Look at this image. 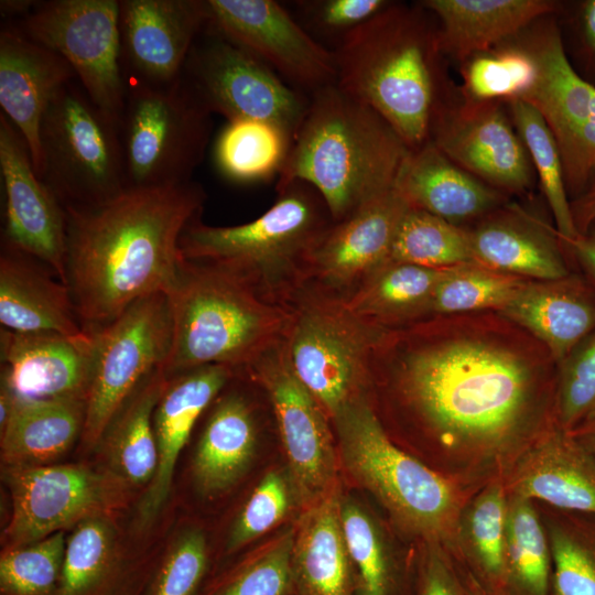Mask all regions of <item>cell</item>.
Returning <instances> with one entry per match:
<instances>
[{"label":"cell","instance_id":"cell-47","mask_svg":"<svg viewBox=\"0 0 595 595\" xmlns=\"http://www.w3.org/2000/svg\"><path fill=\"white\" fill-rule=\"evenodd\" d=\"M207 565L204 536L198 530H188L153 571L142 595H196Z\"/></svg>","mask_w":595,"mask_h":595},{"label":"cell","instance_id":"cell-51","mask_svg":"<svg viewBox=\"0 0 595 595\" xmlns=\"http://www.w3.org/2000/svg\"><path fill=\"white\" fill-rule=\"evenodd\" d=\"M553 136L562 159L566 190L582 193L595 170V121Z\"/></svg>","mask_w":595,"mask_h":595},{"label":"cell","instance_id":"cell-42","mask_svg":"<svg viewBox=\"0 0 595 595\" xmlns=\"http://www.w3.org/2000/svg\"><path fill=\"white\" fill-rule=\"evenodd\" d=\"M64 532L6 549L0 559L1 595H54L61 577Z\"/></svg>","mask_w":595,"mask_h":595},{"label":"cell","instance_id":"cell-14","mask_svg":"<svg viewBox=\"0 0 595 595\" xmlns=\"http://www.w3.org/2000/svg\"><path fill=\"white\" fill-rule=\"evenodd\" d=\"M207 29L248 52L295 89L314 94L335 83L332 50L273 0H206Z\"/></svg>","mask_w":595,"mask_h":595},{"label":"cell","instance_id":"cell-3","mask_svg":"<svg viewBox=\"0 0 595 595\" xmlns=\"http://www.w3.org/2000/svg\"><path fill=\"white\" fill-rule=\"evenodd\" d=\"M410 152L378 112L334 83L310 96L277 187L310 185L337 223L393 188Z\"/></svg>","mask_w":595,"mask_h":595},{"label":"cell","instance_id":"cell-54","mask_svg":"<svg viewBox=\"0 0 595 595\" xmlns=\"http://www.w3.org/2000/svg\"><path fill=\"white\" fill-rule=\"evenodd\" d=\"M563 244L570 249L589 281L595 285V229Z\"/></svg>","mask_w":595,"mask_h":595},{"label":"cell","instance_id":"cell-56","mask_svg":"<svg viewBox=\"0 0 595 595\" xmlns=\"http://www.w3.org/2000/svg\"><path fill=\"white\" fill-rule=\"evenodd\" d=\"M0 3L2 15L20 17L22 19L33 10L37 2L32 0H2Z\"/></svg>","mask_w":595,"mask_h":595},{"label":"cell","instance_id":"cell-29","mask_svg":"<svg viewBox=\"0 0 595 595\" xmlns=\"http://www.w3.org/2000/svg\"><path fill=\"white\" fill-rule=\"evenodd\" d=\"M421 6L441 21L439 52L462 61L497 47L555 8L547 0H426Z\"/></svg>","mask_w":595,"mask_h":595},{"label":"cell","instance_id":"cell-7","mask_svg":"<svg viewBox=\"0 0 595 595\" xmlns=\"http://www.w3.org/2000/svg\"><path fill=\"white\" fill-rule=\"evenodd\" d=\"M332 419L346 468L399 523L430 540L453 533L459 511L455 485L392 443L366 394Z\"/></svg>","mask_w":595,"mask_h":595},{"label":"cell","instance_id":"cell-36","mask_svg":"<svg viewBox=\"0 0 595 595\" xmlns=\"http://www.w3.org/2000/svg\"><path fill=\"white\" fill-rule=\"evenodd\" d=\"M293 141V137L275 123L230 120L215 143V164L224 177L236 183L267 181L281 173Z\"/></svg>","mask_w":595,"mask_h":595},{"label":"cell","instance_id":"cell-31","mask_svg":"<svg viewBox=\"0 0 595 595\" xmlns=\"http://www.w3.org/2000/svg\"><path fill=\"white\" fill-rule=\"evenodd\" d=\"M85 407V401L74 399H15L1 430V457L7 467L45 465L63 455L82 436Z\"/></svg>","mask_w":595,"mask_h":595},{"label":"cell","instance_id":"cell-39","mask_svg":"<svg viewBox=\"0 0 595 595\" xmlns=\"http://www.w3.org/2000/svg\"><path fill=\"white\" fill-rule=\"evenodd\" d=\"M527 281L476 262L444 269L434 290L431 315L500 312Z\"/></svg>","mask_w":595,"mask_h":595},{"label":"cell","instance_id":"cell-32","mask_svg":"<svg viewBox=\"0 0 595 595\" xmlns=\"http://www.w3.org/2000/svg\"><path fill=\"white\" fill-rule=\"evenodd\" d=\"M256 444L257 425L249 402L239 393L223 397L195 451L193 473L201 491L215 495L230 488L250 464Z\"/></svg>","mask_w":595,"mask_h":595},{"label":"cell","instance_id":"cell-28","mask_svg":"<svg viewBox=\"0 0 595 595\" xmlns=\"http://www.w3.org/2000/svg\"><path fill=\"white\" fill-rule=\"evenodd\" d=\"M556 237V231L519 209H495L469 230L476 263L530 281L570 274Z\"/></svg>","mask_w":595,"mask_h":595},{"label":"cell","instance_id":"cell-22","mask_svg":"<svg viewBox=\"0 0 595 595\" xmlns=\"http://www.w3.org/2000/svg\"><path fill=\"white\" fill-rule=\"evenodd\" d=\"M74 78L73 68L61 55L28 37L17 25L1 28V112L25 139L40 178L43 117L56 94Z\"/></svg>","mask_w":595,"mask_h":595},{"label":"cell","instance_id":"cell-20","mask_svg":"<svg viewBox=\"0 0 595 595\" xmlns=\"http://www.w3.org/2000/svg\"><path fill=\"white\" fill-rule=\"evenodd\" d=\"M127 80L165 86L182 77L208 22L206 0H119Z\"/></svg>","mask_w":595,"mask_h":595},{"label":"cell","instance_id":"cell-10","mask_svg":"<svg viewBox=\"0 0 595 595\" xmlns=\"http://www.w3.org/2000/svg\"><path fill=\"white\" fill-rule=\"evenodd\" d=\"M40 141L41 180L62 206L101 203L127 188L119 129L74 80L50 104Z\"/></svg>","mask_w":595,"mask_h":595},{"label":"cell","instance_id":"cell-26","mask_svg":"<svg viewBox=\"0 0 595 595\" xmlns=\"http://www.w3.org/2000/svg\"><path fill=\"white\" fill-rule=\"evenodd\" d=\"M41 261L3 244L0 257V323L17 333H85L69 288Z\"/></svg>","mask_w":595,"mask_h":595},{"label":"cell","instance_id":"cell-58","mask_svg":"<svg viewBox=\"0 0 595 595\" xmlns=\"http://www.w3.org/2000/svg\"><path fill=\"white\" fill-rule=\"evenodd\" d=\"M595 428V415L592 416L587 422H585L582 426H580L574 433H581L588 430H592Z\"/></svg>","mask_w":595,"mask_h":595},{"label":"cell","instance_id":"cell-30","mask_svg":"<svg viewBox=\"0 0 595 595\" xmlns=\"http://www.w3.org/2000/svg\"><path fill=\"white\" fill-rule=\"evenodd\" d=\"M294 595H356L340 502L332 491L302 517L293 541Z\"/></svg>","mask_w":595,"mask_h":595},{"label":"cell","instance_id":"cell-8","mask_svg":"<svg viewBox=\"0 0 595 595\" xmlns=\"http://www.w3.org/2000/svg\"><path fill=\"white\" fill-rule=\"evenodd\" d=\"M285 344L292 368L327 415L364 396L387 329L354 314L338 296L306 284L289 306Z\"/></svg>","mask_w":595,"mask_h":595},{"label":"cell","instance_id":"cell-19","mask_svg":"<svg viewBox=\"0 0 595 595\" xmlns=\"http://www.w3.org/2000/svg\"><path fill=\"white\" fill-rule=\"evenodd\" d=\"M0 169L6 197L4 245L41 261L66 284L63 206L36 174L25 139L2 112Z\"/></svg>","mask_w":595,"mask_h":595},{"label":"cell","instance_id":"cell-12","mask_svg":"<svg viewBox=\"0 0 595 595\" xmlns=\"http://www.w3.org/2000/svg\"><path fill=\"white\" fill-rule=\"evenodd\" d=\"M94 335L90 383L82 439L100 443L109 424L169 355L172 325L165 293L131 304Z\"/></svg>","mask_w":595,"mask_h":595},{"label":"cell","instance_id":"cell-16","mask_svg":"<svg viewBox=\"0 0 595 595\" xmlns=\"http://www.w3.org/2000/svg\"><path fill=\"white\" fill-rule=\"evenodd\" d=\"M245 370L268 393L299 496L316 501L334 477L332 434L326 412L292 368L285 337Z\"/></svg>","mask_w":595,"mask_h":595},{"label":"cell","instance_id":"cell-40","mask_svg":"<svg viewBox=\"0 0 595 595\" xmlns=\"http://www.w3.org/2000/svg\"><path fill=\"white\" fill-rule=\"evenodd\" d=\"M463 89L467 101L522 99L537 83V61L524 45H498L465 61Z\"/></svg>","mask_w":595,"mask_h":595},{"label":"cell","instance_id":"cell-21","mask_svg":"<svg viewBox=\"0 0 595 595\" xmlns=\"http://www.w3.org/2000/svg\"><path fill=\"white\" fill-rule=\"evenodd\" d=\"M1 383L19 400L86 402L93 332L80 335L17 333L1 328Z\"/></svg>","mask_w":595,"mask_h":595},{"label":"cell","instance_id":"cell-53","mask_svg":"<svg viewBox=\"0 0 595 595\" xmlns=\"http://www.w3.org/2000/svg\"><path fill=\"white\" fill-rule=\"evenodd\" d=\"M571 210L578 234H586L595 221V170L580 196L571 202Z\"/></svg>","mask_w":595,"mask_h":595},{"label":"cell","instance_id":"cell-24","mask_svg":"<svg viewBox=\"0 0 595 595\" xmlns=\"http://www.w3.org/2000/svg\"><path fill=\"white\" fill-rule=\"evenodd\" d=\"M512 488L513 495L595 516V457L555 422L524 453Z\"/></svg>","mask_w":595,"mask_h":595},{"label":"cell","instance_id":"cell-5","mask_svg":"<svg viewBox=\"0 0 595 595\" xmlns=\"http://www.w3.org/2000/svg\"><path fill=\"white\" fill-rule=\"evenodd\" d=\"M172 325L166 377L208 365L245 370L285 337L291 312L218 267L181 257L165 292Z\"/></svg>","mask_w":595,"mask_h":595},{"label":"cell","instance_id":"cell-25","mask_svg":"<svg viewBox=\"0 0 595 595\" xmlns=\"http://www.w3.org/2000/svg\"><path fill=\"white\" fill-rule=\"evenodd\" d=\"M498 313L538 339L559 365L595 331V288L574 274L527 281Z\"/></svg>","mask_w":595,"mask_h":595},{"label":"cell","instance_id":"cell-15","mask_svg":"<svg viewBox=\"0 0 595 595\" xmlns=\"http://www.w3.org/2000/svg\"><path fill=\"white\" fill-rule=\"evenodd\" d=\"M12 510L6 549L42 540L64 528L104 516L119 504V480L78 465L7 467Z\"/></svg>","mask_w":595,"mask_h":595},{"label":"cell","instance_id":"cell-6","mask_svg":"<svg viewBox=\"0 0 595 595\" xmlns=\"http://www.w3.org/2000/svg\"><path fill=\"white\" fill-rule=\"evenodd\" d=\"M275 203L258 218L213 227L194 218L178 241L180 256L224 269L264 301L289 309L309 281V256L333 219L303 182L277 187Z\"/></svg>","mask_w":595,"mask_h":595},{"label":"cell","instance_id":"cell-52","mask_svg":"<svg viewBox=\"0 0 595 595\" xmlns=\"http://www.w3.org/2000/svg\"><path fill=\"white\" fill-rule=\"evenodd\" d=\"M421 595H456L443 562L435 555L430 556L426 563Z\"/></svg>","mask_w":595,"mask_h":595},{"label":"cell","instance_id":"cell-1","mask_svg":"<svg viewBox=\"0 0 595 595\" xmlns=\"http://www.w3.org/2000/svg\"><path fill=\"white\" fill-rule=\"evenodd\" d=\"M371 376L387 379L440 442L493 452L538 423L545 386L558 381V364L502 314L476 312L387 329Z\"/></svg>","mask_w":595,"mask_h":595},{"label":"cell","instance_id":"cell-2","mask_svg":"<svg viewBox=\"0 0 595 595\" xmlns=\"http://www.w3.org/2000/svg\"><path fill=\"white\" fill-rule=\"evenodd\" d=\"M206 199L193 181L127 187L93 205H64L65 271L85 331L118 317L138 300L174 282L178 241Z\"/></svg>","mask_w":595,"mask_h":595},{"label":"cell","instance_id":"cell-57","mask_svg":"<svg viewBox=\"0 0 595 595\" xmlns=\"http://www.w3.org/2000/svg\"><path fill=\"white\" fill-rule=\"evenodd\" d=\"M573 434V433H572ZM581 443L595 457V428L585 432L574 434Z\"/></svg>","mask_w":595,"mask_h":595},{"label":"cell","instance_id":"cell-27","mask_svg":"<svg viewBox=\"0 0 595 595\" xmlns=\"http://www.w3.org/2000/svg\"><path fill=\"white\" fill-rule=\"evenodd\" d=\"M394 187L412 208L458 224L495 210L500 191L451 161L430 140L411 150Z\"/></svg>","mask_w":595,"mask_h":595},{"label":"cell","instance_id":"cell-33","mask_svg":"<svg viewBox=\"0 0 595 595\" xmlns=\"http://www.w3.org/2000/svg\"><path fill=\"white\" fill-rule=\"evenodd\" d=\"M526 45L537 61L539 75L522 100L542 115L552 133L595 121V87L571 65L558 28L550 24L541 29Z\"/></svg>","mask_w":595,"mask_h":595},{"label":"cell","instance_id":"cell-49","mask_svg":"<svg viewBox=\"0 0 595 595\" xmlns=\"http://www.w3.org/2000/svg\"><path fill=\"white\" fill-rule=\"evenodd\" d=\"M290 507V494L284 478L268 473L256 487L238 516L228 541L235 551L277 526Z\"/></svg>","mask_w":595,"mask_h":595},{"label":"cell","instance_id":"cell-46","mask_svg":"<svg viewBox=\"0 0 595 595\" xmlns=\"http://www.w3.org/2000/svg\"><path fill=\"white\" fill-rule=\"evenodd\" d=\"M508 502L499 485H491L473 501L467 515V537L482 566L493 575L507 565Z\"/></svg>","mask_w":595,"mask_h":595},{"label":"cell","instance_id":"cell-38","mask_svg":"<svg viewBox=\"0 0 595 595\" xmlns=\"http://www.w3.org/2000/svg\"><path fill=\"white\" fill-rule=\"evenodd\" d=\"M390 262L432 269H447L475 262L469 230L410 207L398 227Z\"/></svg>","mask_w":595,"mask_h":595},{"label":"cell","instance_id":"cell-41","mask_svg":"<svg viewBox=\"0 0 595 595\" xmlns=\"http://www.w3.org/2000/svg\"><path fill=\"white\" fill-rule=\"evenodd\" d=\"M506 554L520 583L532 595H545L549 584L550 543L530 499L513 495L508 502Z\"/></svg>","mask_w":595,"mask_h":595},{"label":"cell","instance_id":"cell-45","mask_svg":"<svg viewBox=\"0 0 595 595\" xmlns=\"http://www.w3.org/2000/svg\"><path fill=\"white\" fill-rule=\"evenodd\" d=\"M293 541L292 532L286 533L273 547L220 580L206 595L294 594Z\"/></svg>","mask_w":595,"mask_h":595},{"label":"cell","instance_id":"cell-13","mask_svg":"<svg viewBox=\"0 0 595 595\" xmlns=\"http://www.w3.org/2000/svg\"><path fill=\"white\" fill-rule=\"evenodd\" d=\"M202 34L191 50L182 77L206 109L227 121L272 122L295 139L310 96L216 32L206 28Z\"/></svg>","mask_w":595,"mask_h":595},{"label":"cell","instance_id":"cell-35","mask_svg":"<svg viewBox=\"0 0 595 595\" xmlns=\"http://www.w3.org/2000/svg\"><path fill=\"white\" fill-rule=\"evenodd\" d=\"M165 382L161 367L128 400L101 439L122 480L150 485L156 473L159 454L153 413Z\"/></svg>","mask_w":595,"mask_h":595},{"label":"cell","instance_id":"cell-11","mask_svg":"<svg viewBox=\"0 0 595 595\" xmlns=\"http://www.w3.org/2000/svg\"><path fill=\"white\" fill-rule=\"evenodd\" d=\"M119 14V0H50L17 25L71 65L87 97L118 129L127 96Z\"/></svg>","mask_w":595,"mask_h":595},{"label":"cell","instance_id":"cell-9","mask_svg":"<svg viewBox=\"0 0 595 595\" xmlns=\"http://www.w3.org/2000/svg\"><path fill=\"white\" fill-rule=\"evenodd\" d=\"M212 113L183 77L165 86L127 80L119 128L127 187L187 183L202 163Z\"/></svg>","mask_w":595,"mask_h":595},{"label":"cell","instance_id":"cell-18","mask_svg":"<svg viewBox=\"0 0 595 595\" xmlns=\"http://www.w3.org/2000/svg\"><path fill=\"white\" fill-rule=\"evenodd\" d=\"M411 206L393 187L334 223L309 256V281L322 291L348 299L390 262L398 227Z\"/></svg>","mask_w":595,"mask_h":595},{"label":"cell","instance_id":"cell-17","mask_svg":"<svg viewBox=\"0 0 595 595\" xmlns=\"http://www.w3.org/2000/svg\"><path fill=\"white\" fill-rule=\"evenodd\" d=\"M429 140L451 161L498 191L524 192L533 166L498 101L435 105Z\"/></svg>","mask_w":595,"mask_h":595},{"label":"cell","instance_id":"cell-50","mask_svg":"<svg viewBox=\"0 0 595 595\" xmlns=\"http://www.w3.org/2000/svg\"><path fill=\"white\" fill-rule=\"evenodd\" d=\"M386 0H312L300 1L303 15L320 32L339 36V41L382 9Z\"/></svg>","mask_w":595,"mask_h":595},{"label":"cell","instance_id":"cell-44","mask_svg":"<svg viewBox=\"0 0 595 595\" xmlns=\"http://www.w3.org/2000/svg\"><path fill=\"white\" fill-rule=\"evenodd\" d=\"M340 522L351 565L356 595H390V571L382 540L370 517L356 504L340 505Z\"/></svg>","mask_w":595,"mask_h":595},{"label":"cell","instance_id":"cell-55","mask_svg":"<svg viewBox=\"0 0 595 595\" xmlns=\"http://www.w3.org/2000/svg\"><path fill=\"white\" fill-rule=\"evenodd\" d=\"M583 30L586 43L595 55V0H588L584 3Z\"/></svg>","mask_w":595,"mask_h":595},{"label":"cell","instance_id":"cell-4","mask_svg":"<svg viewBox=\"0 0 595 595\" xmlns=\"http://www.w3.org/2000/svg\"><path fill=\"white\" fill-rule=\"evenodd\" d=\"M436 40L420 8L390 2L333 51L335 84L378 112L411 150L430 137Z\"/></svg>","mask_w":595,"mask_h":595},{"label":"cell","instance_id":"cell-43","mask_svg":"<svg viewBox=\"0 0 595 595\" xmlns=\"http://www.w3.org/2000/svg\"><path fill=\"white\" fill-rule=\"evenodd\" d=\"M595 415V331L558 365L555 421L574 432Z\"/></svg>","mask_w":595,"mask_h":595},{"label":"cell","instance_id":"cell-37","mask_svg":"<svg viewBox=\"0 0 595 595\" xmlns=\"http://www.w3.org/2000/svg\"><path fill=\"white\" fill-rule=\"evenodd\" d=\"M513 126L534 166L543 194L552 212L561 242L576 239L571 202L556 140L542 115L522 99L508 100Z\"/></svg>","mask_w":595,"mask_h":595},{"label":"cell","instance_id":"cell-23","mask_svg":"<svg viewBox=\"0 0 595 595\" xmlns=\"http://www.w3.org/2000/svg\"><path fill=\"white\" fill-rule=\"evenodd\" d=\"M235 374L229 367L208 365L166 377L153 413L159 463L139 506L142 526L152 522L161 511L170 494L176 461L196 421Z\"/></svg>","mask_w":595,"mask_h":595},{"label":"cell","instance_id":"cell-34","mask_svg":"<svg viewBox=\"0 0 595 595\" xmlns=\"http://www.w3.org/2000/svg\"><path fill=\"white\" fill-rule=\"evenodd\" d=\"M444 269L388 262L344 300L363 320L385 329L431 316L435 286Z\"/></svg>","mask_w":595,"mask_h":595},{"label":"cell","instance_id":"cell-48","mask_svg":"<svg viewBox=\"0 0 595 595\" xmlns=\"http://www.w3.org/2000/svg\"><path fill=\"white\" fill-rule=\"evenodd\" d=\"M549 543L556 595H595V550L573 531L553 526Z\"/></svg>","mask_w":595,"mask_h":595}]
</instances>
